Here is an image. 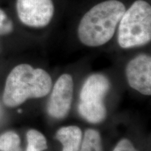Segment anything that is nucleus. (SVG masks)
I'll return each mask as SVG.
<instances>
[{
  "instance_id": "nucleus-14",
  "label": "nucleus",
  "mask_w": 151,
  "mask_h": 151,
  "mask_svg": "<svg viewBox=\"0 0 151 151\" xmlns=\"http://www.w3.org/2000/svg\"><path fill=\"white\" fill-rule=\"evenodd\" d=\"M9 151H22V150H21V149L19 148V147H18V148H16L13 149V150H11Z\"/></svg>"
},
{
  "instance_id": "nucleus-6",
  "label": "nucleus",
  "mask_w": 151,
  "mask_h": 151,
  "mask_svg": "<svg viewBox=\"0 0 151 151\" xmlns=\"http://www.w3.org/2000/svg\"><path fill=\"white\" fill-rule=\"evenodd\" d=\"M73 83L70 75H62L55 84L48 106V113L55 118H63L70 109Z\"/></svg>"
},
{
  "instance_id": "nucleus-7",
  "label": "nucleus",
  "mask_w": 151,
  "mask_h": 151,
  "mask_svg": "<svg viewBox=\"0 0 151 151\" xmlns=\"http://www.w3.org/2000/svg\"><path fill=\"white\" fill-rule=\"evenodd\" d=\"M129 86L144 95L151 94V58L148 55H139L132 60L126 68Z\"/></svg>"
},
{
  "instance_id": "nucleus-5",
  "label": "nucleus",
  "mask_w": 151,
  "mask_h": 151,
  "mask_svg": "<svg viewBox=\"0 0 151 151\" xmlns=\"http://www.w3.org/2000/svg\"><path fill=\"white\" fill-rule=\"evenodd\" d=\"M16 9L20 21L33 27L48 25L54 14L52 0H17Z\"/></svg>"
},
{
  "instance_id": "nucleus-3",
  "label": "nucleus",
  "mask_w": 151,
  "mask_h": 151,
  "mask_svg": "<svg viewBox=\"0 0 151 151\" xmlns=\"http://www.w3.org/2000/svg\"><path fill=\"white\" fill-rule=\"evenodd\" d=\"M119 25L118 41L120 47L130 48L150 42L151 7L143 0H138L124 12Z\"/></svg>"
},
{
  "instance_id": "nucleus-12",
  "label": "nucleus",
  "mask_w": 151,
  "mask_h": 151,
  "mask_svg": "<svg viewBox=\"0 0 151 151\" xmlns=\"http://www.w3.org/2000/svg\"><path fill=\"white\" fill-rule=\"evenodd\" d=\"M14 25L11 19L7 16L4 11L0 9V35H6L12 32Z\"/></svg>"
},
{
  "instance_id": "nucleus-13",
  "label": "nucleus",
  "mask_w": 151,
  "mask_h": 151,
  "mask_svg": "<svg viewBox=\"0 0 151 151\" xmlns=\"http://www.w3.org/2000/svg\"><path fill=\"white\" fill-rule=\"evenodd\" d=\"M113 151H137L131 141L128 139H122L118 142Z\"/></svg>"
},
{
  "instance_id": "nucleus-10",
  "label": "nucleus",
  "mask_w": 151,
  "mask_h": 151,
  "mask_svg": "<svg viewBox=\"0 0 151 151\" xmlns=\"http://www.w3.org/2000/svg\"><path fill=\"white\" fill-rule=\"evenodd\" d=\"M27 139L28 144L26 151H43L48 148L46 138L37 130H29Z\"/></svg>"
},
{
  "instance_id": "nucleus-2",
  "label": "nucleus",
  "mask_w": 151,
  "mask_h": 151,
  "mask_svg": "<svg viewBox=\"0 0 151 151\" xmlns=\"http://www.w3.org/2000/svg\"><path fill=\"white\" fill-rule=\"evenodd\" d=\"M51 86V78L46 71L22 64L13 69L6 79L4 103L9 107H15L28 99L45 97Z\"/></svg>"
},
{
  "instance_id": "nucleus-11",
  "label": "nucleus",
  "mask_w": 151,
  "mask_h": 151,
  "mask_svg": "<svg viewBox=\"0 0 151 151\" xmlns=\"http://www.w3.org/2000/svg\"><path fill=\"white\" fill-rule=\"evenodd\" d=\"M20 143V138L14 132H7L0 136V150L2 151H9L18 148Z\"/></svg>"
},
{
  "instance_id": "nucleus-4",
  "label": "nucleus",
  "mask_w": 151,
  "mask_h": 151,
  "mask_svg": "<svg viewBox=\"0 0 151 151\" xmlns=\"http://www.w3.org/2000/svg\"><path fill=\"white\" fill-rule=\"evenodd\" d=\"M110 89V83L101 74H93L85 82L80 94L78 111L91 123L102 122L106 116L104 98Z\"/></svg>"
},
{
  "instance_id": "nucleus-1",
  "label": "nucleus",
  "mask_w": 151,
  "mask_h": 151,
  "mask_svg": "<svg viewBox=\"0 0 151 151\" xmlns=\"http://www.w3.org/2000/svg\"><path fill=\"white\" fill-rule=\"evenodd\" d=\"M124 12L125 6L118 0L94 6L81 19L78 29L80 41L92 47L105 44L113 37Z\"/></svg>"
},
{
  "instance_id": "nucleus-8",
  "label": "nucleus",
  "mask_w": 151,
  "mask_h": 151,
  "mask_svg": "<svg viewBox=\"0 0 151 151\" xmlns=\"http://www.w3.org/2000/svg\"><path fill=\"white\" fill-rule=\"evenodd\" d=\"M55 138L62 143V151H78L82 139V132L76 126L64 127L58 129Z\"/></svg>"
},
{
  "instance_id": "nucleus-9",
  "label": "nucleus",
  "mask_w": 151,
  "mask_h": 151,
  "mask_svg": "<svg viewBox=\"0 0 151 151\" xmlns=\"http://www.w3.org/2000/svg\"><path fill=\"white\" fill-rule=\"evenodd\" d=\"M81 151H103L99 132L92 129L86 130Z\"/></svg>"
}]
</instances>
